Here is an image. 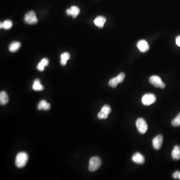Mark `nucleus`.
<instances>
[{"instance_id":"f257e3e1","label":"nucleus","mask_w":180,"mask_h":180,"mask_svg":"<svg viewBox=\"0 0 180 180\" xmlns=\"http://www.w3.org/2000/svg\"><path fill=\"white\" fill-rule=\"evenodd\" d=\"M28 159L29 157L27 153L25 152H20L18 154L16 157L15 165L17 168H23L27 163Z\"/></svg>"},{"instance_id":"f03ea898","label":"nucleus","mask_w":180,"mask_h":180,"mask_svg":"<svg viewBox=\"0 0 180 180\" xmlns=\"http://www.w3.org/2000/svg\"><path fill=\"white\" fill-rule=\"evenodd\" d=\"M101 165L102 161L99 157H92L89 161L88 169L90 172H95L100 168Z\"/></svg>"},{"instance_id":"7ed1b4c3","label":"nucleus","mask_w":180,"mask_h":180,"mask_svg":"<svg viewBox=\"0 0 180 180\" xmlns=\"http://www.w3.org/2000/svg\"><path fill=\"white\" fill-rule=\"evenodd\" d=\"M137 128L138 132L141 134H144L147 132L148 129V125L146 121L143 118H139L136 122Z\"/></svg>"},{"instance_id":"20e7f679","label":"nucleus","mask_w":180,"mask_h":180,"mask_svg":"<svg viewBox=\"0 0 180 180\" xmlns=\"http://www.w3.org/2000/svg\"><path fill=\"white\" fill-rule=\"evenodd\" d=\"M149 82L150 83L155 87L160 88L161 89H164L166 85L163 82L160 77L158 76H152L149 79Z\"/></svg>"},{"instance_id":"39448f33","label":"nucleus","mask_w":180,"mask_h":180,"mask_svg":"<svg viewBox=\"0 0 180 180\" xmlns=\"http://www.w3.org/2000/svg\"><path fill=\"white\" fill-rule=\"evenodd\" d=\"M125 74L123 73H120L119 75L115 78H112L109 82V85L111 87L115 88L119 84L121 83L124 80Z\"/></svg>"},{"instance_id":"423d86ee","label":"nucleus","mask_w":180,"mask_h":180,"mask_svg":"<svg viewBox=\"0 0 180 180\" xmlns=\"http://www.w3.org/2000/svg\"><path fill=\"white\" fill-rule=\"evenodd\" d=\"M24 20L29 25H34L38 22V19L34 11H30L25 15Z\"/></svg>"},{"instance_id":"0eeeda50","label":"nucleus","mask_w":180,"mask_h":180,"mask_svg":"<svg viewBox=\"0 0 180 180\" xmlns=\"http://www.w3.org/2000/svg\"><path fill=\"white\" fill-rule=\"evenodd\" d=\"M156 101V97L153 94H146L143 96L142 102L145 106H150L154 104Z\"/></svg>"},{"instance_id":"6e6552de","label":"nucleus","mask_w":180,"mask_h":180,"mask_svg":"<svg viewBox=\"0 0 180 180\" xmlns=\"http://www.w3.org/2000/svg\"><path fill=\"white\" fill-rule=\"evenodd\" d=\"M111 112V108L108 105H104L101 111L98 114V117L99 119H106L108 118V115Z\"/></svg>"},{"instance_id":"1a4fd4ad","label":"nucleus","mask_w":180,"mask_h":180,"mask_svg":"<svg viewBox=\"0 0 180 180\" xmlns=\"http://www.w3.org/2000/svg\"><path fill=\"white\" fill-rule=\"evenodd\" d=\"M163 141V137L162 135H158L155 137L152 141V145L154 149L158 150L161 148L162 146Z\"/></svg>"},{"instance_id":"9d476101","label":"nucleus","mask_w":180,"mask_h":180,"mask_svg":"<svg viewBox=\"0 0 180 180\" xmlns=\"http://www.w3.org/2000/svg\"><path fill=\"white\" fill-rule=\"evenodd\" d=\"M137 46L140 51L142 53L147 52L150 49L149 44L147 41L144 40H140L137 43Z\"/></svg>"},{"instance_id":"9b49d317","label":"nucleus","mask_w":180,"mask_h":180,"mask_svg":"<svg viewBox=\"0 0 180 180\" xmlns=\"http://www.w3.org/2000/svg\"><path fill=\"white\" fill-rule=\"evenodd\" d=\"M132 161L136 164L142 165L145 162V158L139 153H136L132 157Z\"/></svg>"},{"instance_id":"f8f14e48","label":"nucleus","mask_w":180,"mask_h":180,"mask_svg":"<svg viewBox=\"0 0 180 180\" xmlns=\"http://www.w3.org/2000/svg\"><path fill=\"white\" fill-rule=\"evenodd\" d=\"M80 12V10L79 8L78 7L74 6L71 7L70 9H67L66 13L68 16H72L73 18H76L79 14Z\"/></svg>"},{"instance_id":"ddd939ff","label":"nucleus","mask_w":180,"mask_h":180,"mask_svg":"<svg viewBox=\"0 0 180 180\" xmlns=\"http://www.w3.org/2000/svg\"><path fill=\"white\" fill-rule=\"evenodd\" d=\"M106 22V19L103 16H98L95 19L94 23L96 26L99 28H103L104 27V24Z\"/></svg>"},{"instance_id":"4468645a","label":"nucleus","mask_w":180,"mask_h":180,"mask_svg":"<svg viewBox=\"0 0 180 180\" xmlns=\"http://www.w3.org/2000/svg\"><path fill=\"white\" fill-rule=\"evenodd\" d=\"M172 157L174 160H178L180 159V146H175L172 152Z\"/></svg>"},{"instance_id":"2eb2a0df","label":"nucleus","mask_w":180,"mask_h":180,"mask_svg":"<svg viewBox=\"0 0 180 180\" xmlns=\"http://www.w3.org/2000/svg\"><path fill=\"white\" fill-rule=\"evenodd\" d=\"M9 97L7 93L5 91L0 93V104L1 105H5L8 103Z\"/></svg>"},{"instance_id":"dca6fc26","label":"nucleus","mask_w":180,"mask_h":180,"mask_svg":"<svg viewBox=\"0 0 180 180\" xmlns=\"http://www.w3.org/2000/svg\"><path fill=\"white\" fill-rule=\"evenodd\" d=\"M21 43L19 42H13L9 45V51L12 53H15L17 52L20 48Z\"/></svg>"},{"instance_id":"f3484780","label":"nucleus","mask_w":180,"mask_h":180,"mask_svg":"<svg viewBox=\"0 0 180 180\" xmlns=\"http://www.w3.org/2000/svg\"><path fill=\"white\" fill-rule=\"evenodd\" d=\"M61 64L62 66H65L68 60L70 59V54L68 52H65L61 55Z\"/></svg>"},{"instance_id":"a211bd4d","label":"nucleus","mask_w":180,"mask_h":180,"mask_svg":"<svg viewBox=\"0 0 180 180\" xmlns=\"http://www.w3.org/2000/svg\"><path fill=\"white\" fill-rule=\"evenodd\" d=\"M49 64V60L47 58H44L41 60L40 63H39L37 66V68L39 71L42 72L44 71V68L46 66H47Z\"/></svg>"},{"instance_id":"6ab92c4d","label":"nucleus","mask_w":180,"mask_h":180,"mask_svg":"<svg viewBox=\"0 0 180 180\" xmlns=\"http://www.w3.org/2000/svg\"><path fill=\"white\" fill-rule=\"evenodd\" d=\"M51 105L50 104H49L45 100H42L41 101L38 105V108L39 110L43 109L45 111H48L50 109Z\"/></svg>"},{"instance_id":"aec40b11","label":"nucleus","mask_w":180,"mask_h":180,"mask_svg":"<svg viewBox=\"0 0 180 180\" xmlns=\"http://www.w3.org/2000/svg\"><path fill=\"white\" fill-rule=\"evenodd\" d=\"M32 88L33 90L36 91H41L44 90V87L41 85L40 81L39 79H36L34 81Z\"/></svg>"},{"instance_id":"412c9836","label":"nucleus","mask_w":180,"mask_h":180,"mask_svg":"<svg viewBox=\"0 0 180 180\" xmlns=\"http://www.w3.org/2000/svg\"><path fill=\"white\" fill-rule=\"evenodd\" d=\"M13 26V23L11 21L6 20L3 23H1V28H4L6 30L11 29Z\"/></svg>"},{"instance_id":"4be33fe9","label":"nucleus","mask_w":180,"mask_h":180,"mask_svg":"<svg viewBox=\"0 0 180 180\" xmlns=\"http://www.w3.org/2000/svg\"><path fill=\"white\" fill-rule=\"evenodd\" d=\"M171 124L174 127H178L180 126V113L177 116L172 120Z\"/></svg>"},{"instance_id":"5701e85b","label":"nucleus","mask_w":180,"mask_h":180,"mask_svg":"<svg viewBox=\"0 0 180 180\" xmlns=\"http://www.w3.org/2000/svg\"><path fill=\"white\" fill-rule=\"evenodd\" d=\"M179 171H176L175 173H174L173 174V177L174 178V179H177L178 178V177H179Z\"/></svg>"},{"instance_id":"b1692460","label":"nucleus","mask_w":180,"mask_h":180,"mask_svg":"<svg viewBox=\"0 0 180 180\" xmlns=\"http://www.w3.org/2000/svg\"><path fill=\"white\" fill-rule=\"evenodd\" d=\"M176 43L178 46L180 47V36L176 38Z\"/></svg>"},{"instance_id":"393cba45","label":"nucleus","mask_w":180,"mask_h":180,"mask_svg":"<svg viewBox=\"0 0 180 180\" xmlns=\"http://www.w3.org/2000/svg\"><path fill=\"white\" fill-rule=\"evenodd\" d=\"M178 178H179V179H180V172H179V177H178Z\"/></svg>"}]
</instances>
